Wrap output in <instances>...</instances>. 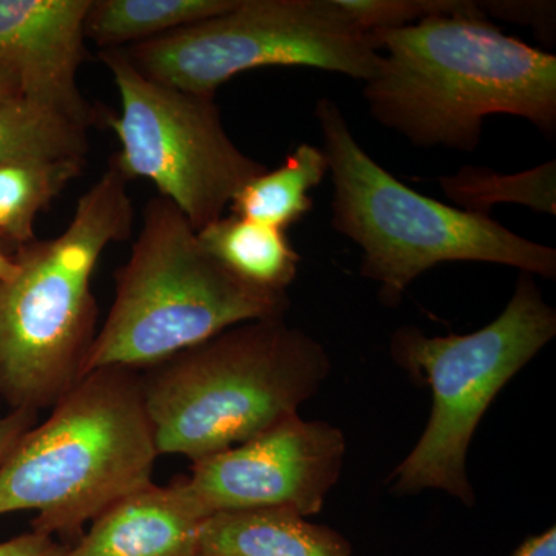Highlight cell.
I'll use <instances>...</instances> for the list:
<instances>
[{"label":"cell","mask_w":556,"mask_h":556,"mask_svg":"<svg viewBox=\"0 0 556 556\" xmlns=\"http://www.w3.org/2000/svg\"><path fill=\"white\" fill-rule=\"evenodd\" d=\"M100 60L121 98L119 115L108 116L121 144L110 163L127 181L153 182L197 232L225 217L236 193L268 170L233 144L214 98L149 79L121 49L102 50Z\"/></svg>","instance_id":"cell-9"},{"label":"cell","mask_w":556,"mask_h":556,"mask_svg":"<svg viewBox=\"0 0 556 556\" xmlns=\"http://www.w3.org/2000/svg\"><path fill=\"white\" fill-rule=\"evenodd\" d=\"M324 150L302 142L277 169L252 178L230 201L237 217L287 230L313 208L311 190L328 174Z\"/></svg>","instance_id":"cell-16"},{"label":"cell","mask_w":556,"mask_h":556,"mask_svg":"<svg viewBox=\"0 0 556 556\" xmlns=\"http://www.w3.org/2000/svg\"><path fill=\"white\" fill-rule=\"evenodd\" d=\"M331 358L283 317L247 321L141 376L160 455L204 459L243 444L320 390Z\"/></svg>","instance_id":"cell-3"},{"label":"cell","mask_w":556,"mask_h":556,"mask_svg":"<svg viewBox=\"0 0 556 556\" xmlns=\"http://www.w3.org/2000/svg\"><path fill=\"white\" fill-rule=\"evenodd\" d=\"M316 118L334 186L332 226L364 252L362 276L378 281L383 305L397 306L420 274L447 262L495 263L556 277L554 248L420 195L383 169L358 144L334 101L318 100Z\"/></svg>","instance_id":"cell-5"},{"label":"cell","mask_w":556,"mask_h":556,"mask_svg":"<svg viewBox=\"0 0 556 556\" xmlns=\"http://www.w3.org/2000/svg\"><path fill=\"white\" fill-rule=\"evenodd\" d=\"M351 25L364 33L397 30L433 16L485 17L468 0H332Z\"/></svg>","instance_id":"cell-20"},{"label":"cell","mask_w":556,"mask_h":556,"mask_svg":"<svg viewBox=\"0 0 556 556\" xmlns=\"http://www.w3.org/2000/svg\"><path fill=\"white\" fill-rule=\"evenodd\" d=\"M121 50L149 79L212 98L249 70L308 67L368 83L382 65L372 36L332 0H239L212 20Z\"/></svg>","instance_id":"cell-8"},{"label":"cell","mask_w":556,"mask_h":556,"mask_svg":"<svg viewBox=\"0 0 556 556\" xmlns=\"http://www.w3.org/2000/svg\"><path fill=\"white\" fill-rule=\"evenodd\" d=\"M67 548L56 538L31 530L0 543V556H64Z\"/></svg>","instance_id":"cell-22"},{"label":"cell","mask_w":556,"mask_h":556,"mask_svg":"<svg viewBox=\"0 0 556 556\" xmlns=\"http://www.w3.org/2000/svg\"><path fill=\"white\" fill-rule=\"evenodd\" d=\"M239 0H91L86 39L127 49L232 10Z\"/></svg>","instance_id":"cell-15"},{"label":"cell","mask_w":556,"mask_h":556,"mask_svg":"<svg viewBox=\"0 0 556 556\" xmlns=\"http://www.w3.org/2000/svg\"><path fill=\"white\" fill-rule=\"evenodd\" d=\"M197 236L207 254L249 287L287 294L298 277L302 257L283 229L230 214Z\"/></svg>","instance_id":"cell-14"},{"label":"cell","mask_w":556,"mask_h":556,"mask_svg":"<svg viewBox=\"0 0 556 556\" xmlns=\"http://www.w3.org/2000/svg\"><path fill=\"white\" fill-rule=\"evenodd\" d=\"M371 36L382 65L365 83L369 113L412 144L473 152L492 115L555 135L556 58L486 17L433 16Z\"/></svg>","instance_id":"cell-1"},{"label":"cell","mask_w":556,"mask_h":556,"mask_svg":"<svg viewBox=\"0 0 556 556\" xmlns=\"http://www.w3.org/2000/svg\"><path fill=\"white\" fill-rule=\"evenodd\" d=\"M288 294L249 287L207 254L172 201L146 204L130 257L115 273V300L83 378L105 367L150 368L219 332L283 317Z\"/></svg>","instance_id":"cell-6"},{"label":"cell","mask_w":556,"mask_h":556,"mask_svg":"<svg viewBox=\"0 0 556 556\" xmlns=\"http://www.w3.org/2000/svg\"><path fill=\"white\" fill-rule=\"evenodd\" d=\"M84 159L11 161L0 166V233L24 248L35 241V219L80 177Z\"/></svg>","instance_id":"cell-17"},{"label":"cell","mask_w":556,"mask_h":556,"mask_svg":"<svg viewBox=\"0 0 556 556\" xmlns=\"http://www.w3.org/2000/svg\"><path fill=\"white\" fill-rule=\"evenodd\" d=\"M20 97H22L20 80H17L16 76H14L10 70L0 65V104L16 100V98Z\"/></svg>","instance_id":"cell-25"},{"label":"cell","mask_w":556,"mask_h":556,"mask_svg":"<svg viewBox=\"0 0 556 556\" xmlns=\"http://www.w3.org/2000/svg\"><path fill=\"white\" fill-rule=\"evenodd\" d=\"M91 0H0V65L22 98L89 129L93 110L78 87Z\"/></svg>","instance_id":"cell-11"},{"label":"cell","mask_w":556,"mask_h":556,"mask_svg":"<svg viewBox=\"0 0 556 556\" xmlns=\"http://www.w3.org/2000/svg\"><path fill=\"white\" fill-rule=\"evenodd\" d=\"M345 452L340 428L295 415L197 460L182 484L206 518L260 508H289L308 518L338 484Z\"/></svg>","instance_id":"cell-10"},{"label":"cell","mask_w":556,"mask_h":556,"mask_svg":"<svg viewBox=\"0 0 556 556\" xmlns=\"http://www.w3.org/2000/svg\"><path fill=\"white\" fill-rule=\"evenodd\" d=\"M511 556H556V529L527 538Z\"/></svg>","instance_id":"cell-24"},{"label":"cell","mask_w":556,"mask_h":556,"mask_svg":"<svg viewBox=\"0 0 556 556\" xmlns=\"http://www.w3.org/2000/svg\"><path fill=\"white\" fill-rule=\"evenodd\" d=\"M17 273L16 260H11L0 251V283L9 281Z\"/></svg>","instance_id":"cell-26"},{"label":"cell","mask_w":556,"mask_h":556,"mask_svg":"<svg viewBox=\"0 0 556 556\" xmlns=\"http://www.w3.org/2000/svg\"><path fill=\"white\" fill-rule=\"evenodd\" d=\"M206 519L182 478L166 486L150 482L94 518L64 556H200Z\"/></svg>","instance_id":"cell-12"},{"label":"cell","mask_w":556,"mask_h":556,"mask_svg":"<svg viewBox=\"0 0 556 556\" xmlns=\"http://www.w3.org/2000/svg\"><path fill=\"white\" fill-rule=\"evenodd\" d=\"M485 17L493 16L517 24L530 25L540 33H555L554 2H517V0H496V2H479Z\"/></svg>","instance_id":"cell-21"},{"label":"cell","mask_w":556,"mask_h":556,"mask_svg":"<svg viewBox=\"0 0 556 556\" xmlns=\"http://www.w3.org/2000/svg\"><path fill=\"white\" fill-rule=\"evenodd\" d=\"M555 334L556 311L526 273L503 313L477 332L428 338L420 329L399 328L391 339V356L431 387L433 409L416 447L394 470L393 492L444 490L473 506L467 453L475 431L508 380Z\"/></svg>","instance_id":"cell-7"},{"label":"cell","mask_w":556,"mask_h":556,"mask_svg":"<svg viewBox=\"0 0 556 556\" xmlns=\"http://www.w3.org/2000/svg\"><path fill=\"white\" fill-rule=\"evenodd\" d=\"M345 536L289 508L223 511L201 527L200 556H351Z\"/></svg>","instance_id":"cell-13"},{"label":"cell","mask_w":556,"mask_h":556,"mask_svg":"<svg viewBox=\"0 0 556 556\" xmlns=\"http://www.w3.org/2000/svg\"><path fill=\"white\" fill-rule=\"evenodd\" d=\"M86 127L61 113L16 98L0 104V166L11 161L38 159H86Z\"/></svg>","instance_id":"cell-19"},{"label":"cell","mask_w":556,"mask_h":556,"mask_svg":"<svg viewBox=\"0 0 556 556\" xmlns=\"http://www.w3.org/2000/svg\"><path fill=\"white\" fill-rule=\"evenodd\" d=\"M36 422L38 413L30 409H14L10 415L0 417V464Z\"/></svg>","instance_id":"cell-23"},{"label":"cell","mask_w":556,"mask_h":556,"mask_svg":"<svg viewBox=\"0 0 556 556\" xmlns=\"http://www.w3.org/2000/svg\"><path fill=\"white\" fill-rule=\"evenodd\" d=\"M159 455L139 372L94 369L0 464V517L36 510L31 530L73 546L87 522L152 482Z\"/></svg>","instance_id":"cell-4"},{"label":"cell","mask_w":556,"mask_h":556,"mask_svg":"<svg viewBox=\"0 0 556 556\" xmlns=\"http://www.w3.org/2000/svg\"><path fill=\"white\" fill-rule=\"evenodd\" d=\"M438 185L455 207L468 214L490 217L496 204L508 203L556 215L555 160L514 175L464 166L452 177L438 178Z\"/></svg>","instance_id":"cell-18"},{"label":"cell","mask_w":556,"mask_h":556,"mask_svg":"<svg viewBox=\"0 0 556 556\" xmlns=\"http://www.w3.org/2000/svg\"><path fill=\"white\" fill-rule=\"evenodd\" d=\"M127 182L110 163L64 232L21 248L17 273L0 283V399L11 412L53 408L83 379L98 334L91 277L134 228Z\"/></svg>","instance_id":"cell-2"}]
</instances>
